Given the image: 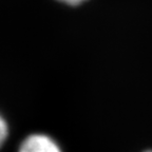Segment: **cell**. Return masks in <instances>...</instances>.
Returning <instances> with one entry per match:
<instances>
[{
  "label": "cell",
  "instance_id": "cell-1",
  "mask_svg": "<svg viewBox=\"0 0 152 152\" xmlns=\"http://www.w3.org/2000/svg\"><path fill=\"white\" fill-rule=\"evenodd\" d=\"M19 152H61L59 146L43 134H32L22 142Z\"/></svg>",
  "mask_w": 152,
  "mask_h": 152
},
{
  "label": "cell",
  "instance_id": "cell-2",
  "mask_svg": "<svg viewBox=\"0 0 152 152\" xmlns=\"http://www.w3.org/2000/svg\"><path fill=\"white\" fill-rule=\"evenodd\" d=\"M9 134V128L7 125L5 123V121L3 119V117L0 115V147L3 145V142H5Z\"/></svg>",
  "mask_w": 152,
  "mask_h": 152
},
{
  "label": "cell",
  "instance_id": "cell-3",
  "mask_svg": "<svg viewBox=\"0 0 152 152\" xmlns=\"http://www.w3.org/2000/svg\"><path fill=\"white\" fill-rule=\"evenodd\" d=\"M57 1L64 3V4L71 5V7H76V5H79L81 3H83L87 0H57Z\"/></svg>",
  "mask_w": 152,
  "mask_h": 152
},
{
  "label": "cell",
  "instance_id": "cell-4",
  "mask_svg": "<svg viewBox=\"0 0 152 152\" xmlns=\"http://www.w3.org/2000/svg\"><path fill=\"white\" fill-rule=\"evenodd\" d=\"M148 152H152V151H148Z\"/></svg>",
  "mask_w": 152,
  "mask_h": 152
}]
</instances>
